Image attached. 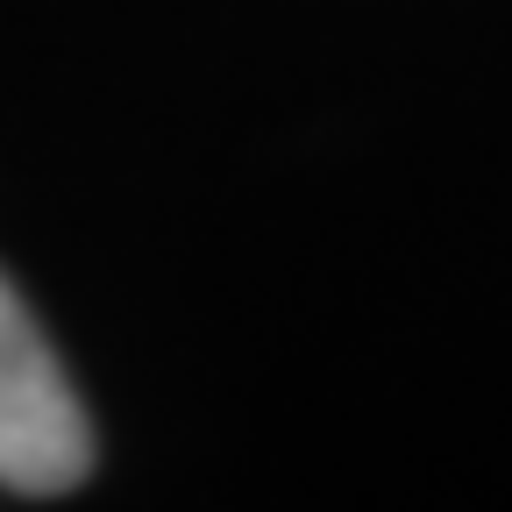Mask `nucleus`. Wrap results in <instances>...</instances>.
I'll use <instances>...</instances> for the list:
<instances>
[{"label":"nucleus","instance_id":"obj_1","mask_svg":"<svg viewBox=\"0 0 512 512\" xmlns=\"http://www.w3.org/2000/svg\"><path fill=\"white\" fill-rule=\"evenodd\" d=\"M93 470V427L64 377L57 349L29 320L22 292L0 278V491L57 498L86 484Z\"/></svg>","mask_w":512,"mask_h":512}]
</instances>
